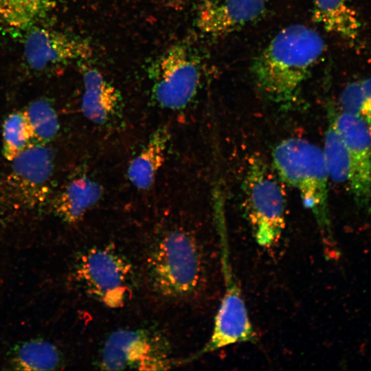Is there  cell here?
Wrapping results in <instances>:
<instances>
[{
	"label": "cell",
	"instance_id": "52a82bcc",
	"mask_svg": "<svg viewBox=\"0 0 371 371\" xmlns=\"http://www.w3.org/2000/svg\"><path fill=\"white\" fill-rule=\"evenodd\" d=\"M151 95L160 107L184 109L196 93L201 78L200 62L184 43H177L160 55L148 68Z\"/></svg>",
	"mask_w": 371,
	"mask_h": 371
},
{
	"label": "cell",
	"instance_id": "30bf717a",
	"mask_svg": "<svg viewBox=\"0 0 371 371\" xmlns=\"http://www.w3.org/2000/svg\"><path fill=\"white\" fill-rule=\"evenodd\" d=\"M337 127L345 143L349 161L348 183L358 208L371 203V130L359 117L336 113Z\"/></svg>",
	"mask_w": 371,
	"mask_h": 371
},
{
	"label": "cell",
	"instance_id": "ba28073f",
	"mask_svg": "<svg viewBox=\"0 0 371 371\" xmlns=\"http://www.w3.org/2000/svg\"><path fill=\"white\" fill-rule=\"evenodd\" d=\"M244 192L257 243L264 247L273 245L284 227V196L278 181L260 159H253L249 164Z\"/></svg>",
	"mask_w": 371,
	"mask_h": 371
},
{
	"label": "cell",
	"instance_id": "8992f818",
	"mask_svg": "<svg viewBox=\"0 0 371 371\" xmlns=\"http://www.w3.org/2000/svg\"><path fill=\"white\" fill-rule=\"evenodd\" d=\"M174 365L168 339L154 328L113 333L105 341L98 363L101 369L106 370H164Z\"/></svg>",
	"mask_w": 371,
	"mask_h": 371
},
{
	"label": "cell",
	"instance_id": "ffe728a7",
	"mask_svg": "<svg viewBox=\"0 0 371 371\" xmlns=\"http://www.w3.org/2000/svg\"><path fill=\"white\" fill-rule=\"evenodd\" d=\"M34 145H48L58 135L60 123L52 103L41 98L30 103L24 110Z\"/></svg>",
	"mask_w": 371,
	"mask_h": 371
},
{
	"label": "cell",
	"instance_id": "8fae6325",
	"mask_svg": "<svg viewBox=\"0 0 371 371\" xmlns=\"http://www.w3.org/2000/svg\"><path fill=\"white\" fill-rule=\"evenodd\" d=\"M89 45L45 27H35L26 36L23 55L27 66L40 73L48 72L75 60L88 58Z\"/></svg>",
	"mask_w": 371,
	"mask_h": 371
},
{
	"label": "cell",
	"instance_id": "e0dca14e",
	"mask_svg": "<svg viewBox=\"0 0 371 371\" xmlns=\"http://www.w3.org/2000/svg\"><path fill=\"white\" fill-rule=\"evenodd\" d=\"M11 366L22 370H53L60 368L63 360L53 344L43 339H31L16 345L11 352Z\"/></svg>",
	"mask_w": 371,
	"mask_h": 371
},
{
	"label": "cell",
	"instance_id": "9c48e42d",
	"mask_svg": "<svg viewBox=\"0 0 371 371\" xmlns=\"http://www.w3.org/2000/svg\"><path fill=\"white\" fill-rule=\"evenodd\" d=\"M223 273L225 292L214 318L212 335L205 345L188 359L190 361L229 345L254 342L257 339L232 267L223 269Z\"/></svg>",
	"mask_w": 371,
	"mask_h": 371
},
{
	"label": "cell",
	"instance_id": "4fadbf2b",
	"mask_svg": "<svg viewBox=\"0 0 371 371\" xmlns=\"http://www.w3.org/2000/svg\"><path fill=\"white\" fill-rule=\"evenodd\" d=\"M84 92L81 111L90 122L106 125L120 117L122 97L97 69L82 65Z\"/></svg>",
	"mask_w": 371,
	"mask_h": 371
},
{
	"label": "cell",
	"instance_id": "2e32d148",
	"mask_svg": "<svg viewBox=\"0 0 371 371\" xmlns=\"http://www.w3.org/2000/svg\"><path fill=\"white\" fill-rule=\"evenodd\" d=\"M313 18L325 30L347 41L359 36L361 22L349 0H313Z\"/></svg>",
	"mask_w": 371,
	"mask_h": 371
},
{
	"label": "cell",
	"instance_id": "7c38bea8",
	"mask_svg": "<svg viewBox=\"0 0 371 371\" xmlns=\"http://www.w3.org/2000/svg\"><path fill=\"white\" fill-rule=\"evenodd\" d=\"M267 3V0H201L196 12V25L208 36H225L261 17Z\"/></svg>",
	"mask_w": 371,
	"mask_h": 371
},
{
	"label": "cell",
	"instance_id": "3957f363",
	"mask_svg": "<svg viewBox=\"0 0 371 371\" xmlns=\"http://www.w3.org/2000/svg\"><path fill=\"white\" fill-rule=\"evenodd\" d=\"M148 276L155 293L170 300L195 294L201 283L203 266L194 238L181 229L163 234L147 260Z\"/></svg>",
	"mask_w": 371,
	"mask_h": 371
},
{
	"label": "cell",
	"instance_id": "44dd1931",
	"mask_svg": "<svg viewBox=\"0 0 371 371\" xmlns=\"http://www.w3.org/2000/svg\"><path fill=\"white\" fill-rule=\"evenodd\" d=\"M339 102L341 111L359 117L371 130V77L348 84Z\"/></svg>",
	"mask_w": 371,
	"mask_h": 371
},
{
	"label": "cell",
	"instance_id": "6da1fadb",
	"mask_svg": "<svg viewBox=\"0 0 371 371\" xmlns=\"http://www.w3.org/2000/svg\"><path fill=\"white\" fill-rule=\"evenodd\" d=\"M325 47L322 36L310 27L294 24L282 29L254 61L257 86L276 102H295Z\"/></svg>",
	"mask_w": 371,
	"mask_h": 371
},
{
	"label": "cell",
	"instance_id": "7402d4cb",
	"mask_svg": "<svg viewBox=\"0 0 371 371\" xmlns=\"http://www.w3.org/2000/svg\"><path fill=\"white\" fill-rule=\"evenodd\" d=\"M52 0H0V15L12 25H23L49 7Z\"/></svg>",
	"mask_w": 371,
	"mask_h": 371
},
{
	"label": "cell",
	"instance_id": "277c9868",
	"mask_svg": "<svg viewBox=\"0 0 371 371\" xmlns=\"http://www.w3.org/2000/svg\"><path fill=\"white\" fill-rule=\"evenodd\" d=\"M54 158L48 145H34L13 159L0 179V209L25 212L44 206L52 194Z\"/></svg>",
	"mask_w": 371,
	"mask_h": 371
},
{
	"label": "cell",
	"instance_id": "d6986e66",
	"mask_svg": "<svg viewBox=\"0 0 371 371\" xmlns=\"http://www.w3.org/2000/svg\"><path fill=\"white\" fill-rule=\"evenodd\" d=\"M2 154L8 161L34 146L24 110L13 111L6 116L2 125Z\"/></svg>",
	"mask_w": 371,
	"mask_h": 371
},
{
	"label": "cell",
	"instance_id": "7a4b0ae2",
	"mask_svg": "<svg viewBox=\"0 0 371 371\" xmlns=\"http://www.w3.org/2000/svg\"><path fill=\"white\" fill-rule=\"evenodd\" d=\"M272 156L280 178L298 190L313 214L325 243L334 245L328 199L330 177L323 151L304 139L291 137L280 142Z\"/></svg>",
	"mask_w": 371,
	"mask_h": 371
},
{
	"label": "cell",
	"instance_id": "5b68a950",
	"mask_svg": "<svg viewBox=\"0 0 371 371\" xmlns=\"http://www.w3.org/2000/svg\"><path fill=\"white\" fill-rule=\"evenodd\" d=\"M74 277L89 295L109 307L124 305L135 286L132 264L110 246L93 247L82 254Z\"/></svg>",
	"mask_w": 371,
	"mask_h": 371
},
{
	"label": "cell",
	"instance_id": "5bb4252c",
	"mask_svg": "<svg viewBox=\"0 0 371 371\" xmlns=\"http://www.w3.org/2000/svg\"><path fill=\"white\" fill-rule=\"evenodd\" d=\"M103 194L102 185L86 175L71 178L52 199V210L67 223L79 221Z\"/></svg>",
	"mask_w": 371,
	"mask_h": 371
},
{
	"label": "cell",
	"instance_id": "9a60e30c",
	"mask_svg": "<svg viewBox=\"0 0 371 371\" xmlns=\"http://www.w3.org/2000/svg\"><path fill=\"white\" fill-rule=\"evenodd\" d=\"M170 134L168 128L161 126L149 137L140 152L129 163L127 176L137 189L145 190L153 184L163 166Z\"/></svg>",
	"mask_w": 371,
	"mask_h": 371
},
{
	"label": "cell",
	"instance_id": "ac0fdd59",
	"mask_svg": "<svg viewBox=\"0 0 371 371\" xmlns=\"http://www.w3.org/2000/svg\"><path fill=\"white\" fill-rule=\"evenodd\" d=\"M336 113L330 106L323 154L330 178L337 183H344L348 180L349 161L345 143L336 125Z\"/></svg>",
	"mask_w": 371,
	"mask_h": 371
}]
</instances>
